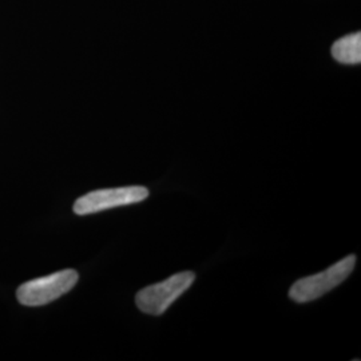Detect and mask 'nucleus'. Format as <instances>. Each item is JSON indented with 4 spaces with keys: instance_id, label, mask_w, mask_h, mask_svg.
<instances>
[{
    "instance_id": "20e7f679",
    "label": "nucleus",
    "mask_w": 361,
    "mask_h": 361,
    "mask_svg": "<svg viewBox=\"0 0 361 361\" xmlns=\"http://www.w3.org/2000/svg\"><path fill=\"white\" fill-rule=\"evenodd\" d=\"M149 197V190L143 186H125L116 189H101L82 195L74 204V213L86 216L99 213L113 207H126L142 202Z\"/></svg>"
},
{
    "instance_id": "f257e3e1",
    "label": "nucleus",
    "mask_w": 361,
    "mask_h": 361,
    "mask_svg": "<svg viewBox=\"0 0 361 361\" xmlns=\"http://www.w3.org/2000/svg\"><path fill=\"white\" fill-rule=\"evenodd\" d=\"M194 279L193 271L177 273L165 281L143 288L135 296V304L146 314L161 316L192 286Z\"/></svg>"
},
{
    "instance_id": "f03ea898",
    "label": "nucleus",
    "mask_w": 361,
    "mask_h": 361,
    "mask_svg": "<svg viewBox=\"0 0 361 361\" xmlns=\"http://www.w3.org/2000/svg\"><path fill=\"white\" fill-rule=\"evenodd\" d=\"M74 269L52 273L50 276L27 281L18 288V301L26 307H42L70 292L78 283Z\"/></svg>"
},
{
    "instance_id": "39448f33",
    "label": "nucleus",
    "mask_w": 361,
    "mask_h": 361,
    "mask_svg": "<svg viewBox=\"0 0 361 361\" xmlns=\"http://www.w3.org/2000/svg\"><path fill=\"white\" fill-rule=\"evenodd\" d=\"M332 55L337 62L345 65H356L361 62V35L352 34L337 40L332 47Z\"/></svg>"
},
{
    "instance_id": "7ed1b4c3",
    "label": "nucleus",
    "mask_w": 361,
    "mask_h": 361,
    "mask_svg": "<svg viewBox=\"0 0 361 361\" xmlns=\"http://www.w3.org/2000/svg\"><path fill=\"white\" fill-rule=\"evenodd\" d=\"M355 265L356 256L350 255L348 257H344L326 271L296 281L289 290V297L300 304L317 300L329 290L335 289L337 285L345 281Z\"/></svg>"
}]
</instances>
